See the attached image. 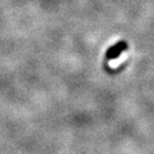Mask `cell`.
Wrapping results in <instances>:
<instances>
[{"label":"cell","mask_w":154,"mask_h":154,"mask_svg":"<svg viewBox=\"0 0 154 154\" xmlns=\"http://www.w3.org/2000/svg\"><path fill=\"white\" fill-rule=\"evenodd\" d=\"M128 48V44L124 41H120L118 43H116L111 47H109L106 51V58L108 60H113L116 58H118L123 51Z\"/></svg>","instance_id":"cell-1"}]
</instances>
